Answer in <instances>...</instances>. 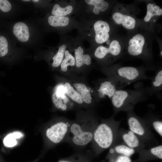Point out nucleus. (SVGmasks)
<instances>
[{
  "mask_svg": "<svg viewBox=\"0 0 162 162\" xmlns=\"http://www.w3.org/2000/svg\"><path fill=\"white\" fill-rule=\"evenodd\" d=\"M52 99L54 105L57 109L64 111L67 110L69 108L68 100L66 96L61 97L54 93L52 95Z\"/></svg>",
  "mask_w": 162,
  "mask_h": 162,
  "instance_id": "b1692460",
  "label": "nucleus"
},
{
  "mask_svg": "<svg viewBox=\"0 0 162 162\" xmlns=\"http://www.w3.org/2000/svg\"><path fill=\"white\" fill-rule=\"evenodd\" d=\"M102 162H105L104 161H102Z\"/></svg>",
  "mask_w": 162,
  "mask_h": 162,
  "instance_id": "f704fd0d",
  "label": "nucleus"
},
{
  "mask_svg": "<svg viewBox=\"0 0 162 162\" xmlns=\"http://www.w3.org/2000/svg\"><path fill=\"white\" fill-rule=\"evenodd\" d=\"M8 51V44L5 37L0 36V57H2L7 54Z\"/></svg>",
  "mask_w": 162,
  "mask_h": 162,
  "instance_id": "c756f323",
  "label": "nucleus"
},
{
  "mask_svg": "<svg viewBox=\"0 0 162 162\" xmlns=\"http://www.w3.org/2000/svg\"><path fill=\"white\" fill-rule=\"evenodd\" d=\"M11 8V4L7 0H0V9L4 12L9 11Z\"/></svg>",
  "mask_w": 162,
  "mask_h": 162,
  "instance_id": "7c9ffc66",
  "label": "nucleus"
},
{
  "mask_svg": "<svg viewBox=\"0 0 162 162\" xmlns=\"http://www.w3.org/2000/svg\"></svg>",
  "mask_w": 162,
  "mask_h": 162,
  "instance_id": "c9c22d12",
  "label": "nucleus"
},
{
  "mask_svg": "<svg viewBox=\"0 0 162 162\" xmlns=\"http://www.w3.org/2000/svg\"><path fill=\"white\" fill-rule=\"evenodd\" d=\"M162 15V9L155 3H148L146 6V14L143 21L146 23H148L156 18Z\"/></svg>",
  "mask_w": 162,
  "mask_h": 162,
  "instance_id": "6ab92c4d",
  "label": "nucleus"
},
{
  "mask_svg": "<svg viewBox=\"0 0 162 162\" xmlns=\"http://www.w3.org/2000/svg\"><path fill=\"white\" fill-rule=\"evenodd\" d=\"M75 55L76 66L80 68L85 64L89 65L91 63L90 56L88 54H84L83 48L80 46L75 49Z\"/></svg>",
  "mask_w": 162,
  "mask_h": 162,
  "instance_id": "aec40b11",
  "label": "nucleus"
},
{
  "mask_svg": "<svg viewBox=\"0 0 162 162\" xmlns=\"http://www.w3.org/2000/svg\"><path fill=\"white\" fill-rule=\"evenodd\" d=\"M95 157L92 151L77 152L68 157L61 159L58 162H88Z\"/></svg>",
  "mask_w": 162,
  "mask_h": 162,
  "instance_id": "dca6fc26",
  "label": "nucleus"
},
{
  "mask_svg": "<svg viewBox=\"0 0 162 162\" xmlns=\"http://www.w3.org/2000/svg\"><path fill=\"white\" fill-rule=\"evenodd\" d=\"M72 121L64 119L52 124L46 130L47 139L54 144L64 142Z\"/></svg>",
  "mask_w": 162,
  "mask_h": 162,
  "instance_id": "0eeeda50",
  "label": "nucleus"
},
{
  "mask_svg": "<svg viewBox=\"0 0 162 162\" xmlns=\"http://www.w3.org/2000/svg\"><path fill=\"white\" fill-rule=\"evenodd\" d=\"M108 47L100 46L96 49L94 55L98 59L104 58L107 55L110 56L112 60L115 61L120 58L122 54L123 48L120 40L115 39L110 42Z\"/></svg>",
  "mask_w": 162,
  "mask_h": 162,
  "instance_id": "6e6552de",
  "label": "nucleus"
},
{
  "mask_svg": "<svg viewBox=\"0 0 162 162\" xmlns=\"http://www.w3.org/2000/svg\"><path fill=\"white\" fill-rule=\"evenodd\" d=\"M56 93L59 96L64 97H65L66 90L64 86L62 85H58L56 90Z\"/></svg>",
  "mask_w": 162,
  "mask_h": 162,
  "instance_id": "2f4dec72",
  "label": "nucleus"
},
{
  "mask_svg": "<svg viewBox=\"0 0 162 162\" xmlns=\"http://www.w3.org/2000/svg\"><path fill=\"white\" fill-rule=\"evenodd\" d=\"M98 123L97 118L93 116L78 117L72 121L64 142L75 148L86 147L91 143Z\"/></svg>",
  "mask_w": 162,
  "mask_h": 162,
  "instance_id": "f03ea898",
  "label": "nucleus"
},
{
  "mask_svg": "<svg viewBox=\"0 0 162 162\" xmlns=\"http://www.w3.org/2000/svg\"><path fill=\"white\" fill-rule=\"evenodd\" d=\"M23 135L19 132H15L7 136L4 139L3 142L4 146L7 147H12L17 144L16 139L20 138Z\"/></svg>",
  "mask_w": 162,
  "mask_h": 162,
  "instance_id": "bb28decb",
  "label": "nucleus"
},
{
  "mask_svg": "<svg viewBox=\"0 0 162 162\" xmlns=\"http://www.w3.org/2000/svg\"><path fill=\"white\" fill-rule=\"evenodd\" d=\"M147 148L139 151V158L132 162H146L154 160L162 159V144Z\"/></svg>",
  "mask_w": 162,
  "mask_h": 162,
  "instance_id": "f8f14e48",
  "label": "nucleus"
},
{
  "mask_svg": "<svg viewBox=\"0 0 162 162\" xmlns=\"http://www.w3.org/2000/svg\"><path fill=\"white\" fill-rule=\"evenodd\" d=\"M69 21V18L65 16H50L48 18L49 24L54 27L67 26L68 25Z\"/></svg>",
  "mask_w": 162,
  "mask_h": 162,
  "instance_id": "5701e85b",
  "label": "nucleus"
},
{
  "mask_svg": "<svg viewBox=\"0 0 162 162\" xmlns=\"http://www.w3.org/2000/svg\"><path fill=\"white\" fill-rule=\"evenodd\" d=\"M151 129L154 130L162 137V121L158 116L151 112H148L144 118Z\"/></svg>",
  "mask_w": 162,
  "mask_h": 162,
  "instance_id": "a211bd4d",
  "label": "nucleus"
},
{
  "mask_svg": "<svg viewBox=\"0 0 162 162\" xmlns=\"http://www.w3.org/2000/svg\"><path fill=\"white\" fill-rule=\"evenodd\" d=\"M64 86L66 94L73 101L80 104H81L83 103L79 94L69 83L66 82Z\"/></svg>",
  "mask_w": 162,
  "mask_h": 162,
  "instance_id": "393cba45",
  "label": "nucleus"
},
{
  "mask_svg": "<svg viewBox=\"0 0 162 162\" xmlns=\"http://www.w3.org/2000/svg\"><path fill=\"white\" fill-rule=\"evenodd\" d=\"M108 78L101 82L97 90V96L100 99L104 98L106 97L111 98L116 91L119 89L113 80Z\"/></svg>",
  "mask_w": 162,
  "mask_h": 162,
  "instance_id": "4468645a",
  "label": "nucleus"
},
{
  "mask_svg": "<svg viewBox=\"0 0 162 162\" xmlns=\"http://www.w3.org/2000/svg\"><path fill=\"white\" fill-rule=\"evenodd\" d=\"M64 55L65 57L61 63V68L62 71L65 72L67 70L68 66H74L75 65L76 61L74 57L68 50H65Z\"/></svg>",
  "mask_w": 162,
  "mask_h": 162,
  "instance_id": "cd10ccee",
  "label": "nucleus"
},
{
  "mask_svg": "<svg viewBox=\"0 0 162 162\" xmlns=\"http://www.w3.org/2000/svg\"><path fill=\"white\" fill-rule=\"evenodd\" d=\"M93 28L95 40L96 43L101 44L109 40L111 27L107 22L101 20H98L94 23Z\"/></svg>",
  "mask_w": 162,
  "mask_h": 162,
  "instance_id": "9d476101",
  "label": "nucleus"
},
{
  "mask_svg": "<svg viewBox=\"0 0 162 162\" xmlns=\"http://www.w3.org/2000/svg\"><path fill=\"white\" fill-rule=\"evenodd\" d=\"M85 2L88 4L94 6L93 12L96 15L101 12L105 11L109 6L108 2L104 0H86Z\"/></svg>",
  "mask_w": 162,
  "mask_h": 162,
  "instance_id": "4be33fe9",
  "label": "nucleus"
},
{
  "mask_svg": "<svg viewBox=\"0 0 162 162\" xmlns=\"http://www.w3.org/2000/svg\"><path fill=\"white\" fill-rule=\"evenodd\" d=\"M32 1L34 2H37L39 1L38 0H33Z\"/></svg>",
  "mask_w": 162,
  "mask_h": 162,
  "instance_id": "473e14b6",
  "label": "nucleus"
},
{
  "mask_svg": "<svg viewBox=\"0 0 162 162\" xmlns=\"http://www.w3.org/2000/svg\"><path fill=\"white\" fill-rule=\"evenodd\" d=\"M126 112L129 130L137 135L149 147L158 145V142L145 119L137 115L134 110Z\"/></svg>",
  "mask_w": 162,
  "mask_h": 162,
  "instance_id": "39448f33",
  "label": "nucleus"
},
{
  "mask_svg": "<svg viewBox=\"0 0 162 162\" xmlns=\"http://www.w3.org/2000/svg\"><path fill=\"white\" fill-rule=\"evenodd\" d=\"M151 86L145 87L146 92L148 96L155 94L160 100H161V92L162 90V70L160 67L156 70L155 75L151 77Z\"/></svg>",
  "mask_w": 162,
  "mask_h": 162,
  "instance_id": "ddd939ff",
  "label": "nucleus"
},
{
  "mask_svg": "<svg viewBox=\"0 0 162 162\" xmlns=\"http://www.w3.org/2000/svg\"><path fill=\"white\" fill-rule=\"evenodd\" d=\"M133 89L117 90L112 97L111 101L115 116L120 111L127 112L134 110L137 103L146 100L148 97L142 82L136 83Z\"/></svg>",
  "mask_w": 162,
  "mask_h": 162,
  "instance_id": "7ed1b4c3",
  "label": "nucleus"
},
{
  "mask_svg": "<svg viewBox=\"0 0 162 162\" xmlns=\"http://www.w3.org/2000/svg\"><path fill=\"white\" fill-rule=\"evenodd\" d=\"M148 38L142 33H137L128 39L126 47L127 53L132 57L138 58L146 63H150L152 59V55L148 44Z\"/></svg>",
  "mask_w": 162,
  "mask_h": 162,
  "instance_id": "423d86ee",
  "label": "nucleus"
},
{
  "mask_svg": "<svg viewBox=\"0 0 162 162\" xmlns=\"http://www.w3.org/2000/svg\"><path fill=\"white\" fill-rule=\"evenodd\" d=\"M13 33L17 39L20 41L25 42L29 38V33L28 28L24 23L19 22L16 23L13 28Z\"/></svg>",
  "mask_w": 162,
  "mask_h": 162,
  "instance_id": "2eb2a0df",
  "label": "nucleus"
},
{
  "mask_svg": "<svg viewBox=\"0 0 162 162\" xmlns=\"http://www.w3.org/2000/svg\"><path fill=\"white\" fill-rule=\"evenodd\" d=\"M23 1L25 2H27V1H29V0H23Z\"/></svg>",
  "mask_w": 162,
  "mask_h": 162,
  "instance_id": "72a5a7b5",
  "label": "nucleus"
},
{
  "mask_svg": "<svg viewBox=\"0 0 162 162\" xmlns=\"http://www.w3.org/2000/svg\"><path fill=\"white\" fill-rule=\"evenodd\" d=\"M114 117L113 115L109 118L101 120L94 130L91 143L92 152L95 157L118 142L121 121L116 120Z\"/></svg>",
  "mask_w": 162,
  "mask_h": 162,
  "instance_id": "f257e3e1",
  "label": "nucleus"
},
{
  "mask_svg": "<svg viewBox=\"0 0 162 162\" xmlns=\"http://www.w3.org/2000/svg\"><path fill=\"white\" fill-rule=\"evenodd\" d=\"M112 18L116 24L122 26L128 30H134L137 27L136 19L128 13L116 11L112 14Z\"/></svg>",
  "mask_w": 162,
  "mask_h": 162,
  "instance_id": "9b49d317",
  "label": "nucleus"
},
{
  "mask_svg": "<svg viewBox=\"0 0 162 162\" xmlns=\"http://www.w3.org/2000/svg\"><path fill=\"white\" fill-rule=\"evenodd\" d=\"M136 151L122 142H118L110 148L108 153L130 157Z\"/></svg>",
  "mask_w": 162,
  "mask_h": 162,
  "instance_id": "f3484780",
  "label": "nucleus"
},
{
  "mask_svg": "<svg viewBox=\"0 0 162 162\" xmlns=\"http://www.w3.org/2000/svg\"><path fill=\"white\" fill-rule=\"evenodd\" d=\"M74 86L81 96L83 103L87 104H90L92 102L91 89L82 83H75Z\"/></svg>",
  "mask_w": 162,
  "mask_h": 162,
  "instance_id": "412c9836",
  "label": "nucleus"
},
{
  "mask_svg": "<svg viewBox=\"0 0 162 162\" xmlns=\"http://www.w3.org/2000/svg\"><path fill=\"white\" fill-rule=\"evenodd\" d=\"M67 47L65 44L61 45L57 53L53 57V62L52 66L55 67H58L61 64L63 59L65 51Z\"/></svg>",
  "mask_w": 162,
  "mask_h": 162,
  "instance_id": "c85d7f7f",
  "label": "nucleus"
},
{
  "mask_svg": "<svg viewBox=\"0 0 162 162\" xmlns=\"http://www.w3.org/2000/svg\"><path fill=\"white\" fill-rule=\"evenodd\" d=\"M73 10V7L69 5L64 8H62L58 4H55L52 11L54 16H64L71 13Z\"/></svg>",
  "mask_w": 162,
  "mask_h": 162,
  "instance_id": "a878e982",
  "label": "nucleus"
},
{
  "mask_svg": "<svg viewBox=\"0 0 162 162\" xmlns=\"http://www.w3.org/2000/svg\"><path fill=\"white\" fill-rule=\"evenodd\" d=\"M118 142H122L138 152L141 149L149 147L135 134L130 130L119 129Z\"/></svg>",
  "mask_w": 162,
  "mask_h": 162,
  "instance_id": "1a4fd4ad",
  "label": "nucleus"
},
{
  "mask_svg": "<svg viewBox=\"0 0 162 162\" xmlns=\"http://www.w3.org/2000/svg\"><path fill=\"white\" fill-rule=\"evenodd\" d=\"M147 68L144 66H122L115 64L107 68L106 73L108 78L113 80L119 89L134 82L150 79L146 74Z\"/></svg>",
  "mask_w": 162,
  "mask_h": 162,
  "instance_id": "20e7f679",
  "label": "nucleus"
}]
</instances>
